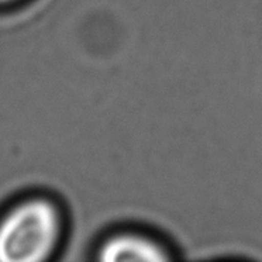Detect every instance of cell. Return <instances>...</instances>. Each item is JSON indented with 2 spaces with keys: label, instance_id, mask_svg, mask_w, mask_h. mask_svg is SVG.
Here are the masks:
<instances>
[{
  "label": "cell",
  "instance_id": "2",
  "mask_svg": "<svg viewBox=\"0 0 262 262\" xmlns=\"http://www.w3.org/2000/svg\"><path fill=\"white\" fill-rule=\"evenodd\" d=\"M99 259L104 262L165 261L166 255L158 245L136 234H121L106 241L99 250Z\"/></svg>",
  "mask_w": 262,
  "mask_h": 262
},
{
  "label": "cell",
  "instance_id": "3",
  "mask_svg": "<svg viewBox=\"0 0 262 262\" xmlns=\"http://www.w3.org/2000/svg\"><path fill=\"white\" fill-rule=\"evenodd\" d=\"M14 0H0V5H7V3H12Z\"/></svg>",
  "mask_w": 262,
  "mask_h": 262
},
{
  "label": "cell",
  "instance_id": "1",
  "mask_svg": "<svg viewBox=\"0 0 262 262\" xmlns=\"http://www.w3.org/2000/svg\"><path fill=\"white\" fill-rule=\"evenodd\" d=\"M61 231V214L51 200H24L0 220V262L46 261L58 247Z\"/></svg>",
  "mask_w": 262,
  "mask_h": 262
}]
</instances>
